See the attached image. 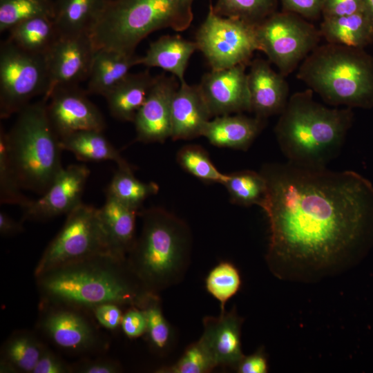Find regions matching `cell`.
Masks as SVG:
<instances>
[{
    "mask_svg": "<svg viewBox=\"0 0 373 373\" xmlns=\"http://www.w3.org/2000/svg\"><path fill=\"white\" fill-rule=\"evenodd\" d=\"M260 172L267 186V260L276 274L285 265L321 269L373 242V184L362 175L289 161Z\"/></svg>",
    "mask_w": 373,
    "mask_h": 373,
    "instance_id": "6da1fadb",
    "label": "cell"
},
{
    "mask_svg": "<svg viewBox=\"0 0 373 373\" xmlns=\"http://www.w3.org/2000/svg\"><path fill=\"white\" fill-rule=\"evenodd\" d=\"M36 278L41 303L90 310L104 303L140 307L149 293L126 259L103 254L46 271Z\"/></svg>",
    "mask_w": 373,
    "mask_h": 373,
    "instance_id": "7a4b0ae2",
    "label": "cell"
},
{
    "mask_svg": "<svg viewBox=\"0 0 373 373\" xmlns=\"http://www.w3.org/2000/svg\"><path fill=\"white\" fill-rule=\"evenodd\" d=\"M313 93L308 88L289 97L274 133L287 161L325 167L339 154L354 112L348 107H327L314 100Z\"/></svg>",
    "mask_w": 373,
    "mask_h": 373,
    "instance_id": "3957f363",
    "label": "cell"
},
{
    "mask_svg": "<svg viewBox=\"0 0 373 373\" xmlns=\"http://www.w3.org/2000/svg\"><path fill=\"white\" fill-rule=\"evenodd\" d=\"M141 232L127 262L149 292L158 294L179 283L190 262L191 233L186 222L160 207L143 210Z\"/></svg>",
    "mask_w": 373,
    "mask_h": 373,
    "instance_id": "277c9868",
    "label": "cell"
},
{
    "mask_svg": "<svg viewBox=\"0 0 373 373\" xmlns=\"http://www.w3.org/2000/svg\"><path fill=\"white\" fill-rule=\"evenodd\" d=\"M296 76L328 104L373 108V56L365 48L318 45L300 64Z\"/></svg>",
    "mask_w": 373,
    "mask_h": 373,
    "instance_id": "5b68a950",
    "label": "cell"
},
{
    "mask_svg": "<svg viewBox=\"0 0 373 373\" xmlns=\"http://www.w3.org/2000/svg\"><path fill=\"white\" fill-rule=\"evenodd\" d=\"M193 0H111L90 36L97 49L135 53L140 42L162 29H187Z\"/></svg>",
    "mask_w": 373,
    "mask_h": 373,
    "instance_id": "8992f818",
    "label": "cell"
},
{
    "mask_svg": "<svg viewBox=\"0 0 373 373\" xmlns=\"http://www.w3.org/2000/svg\"><path fill=\"white\" fill-rule=\"evenodd\" d=\"M46 100L28 104L17 114L6 142L9 159L23 189L44 194L64 168L60 138L46 113Z\"/></svg>",
    "mask_w": 373,
    "mask_h": 373,
    "instance_id": "52a82bcc",
    "label": "cell"
},
{
    "mask_svg": "<svg viewBox=\"0 0 373 373\" xmlns=\"http://www.w3.org/2000/svg\"><path fill=\"white\" fill-rule=\"evenodd\" d=\"M103 254L111 253L98 209L82 203L67 214L63 227L39 259L35 269V276Z\"/></svg>",
    "mask_w": 373,
    "mask_h": 373,
    "instance_id": "ba28073f",
    "label": "cell"
},
{
    "mask_svg": "<svg viewBox=\"0 0 373 373\" xmlns=\"http://www.w3.org/2000/svg\"><path fill=\"white\" fill-rule=\"evenodd\" d=\"M260 51L283 76L292 73L319 45L318 29L295 13L275 12L256 25Z\"/></svg>",
    "mask_w": 373,
    "mask_h": 373,
    "instance_id": "9c48e42d",
    "label": "cell"
},
{
    "mask_svg": "<svg viewBox=\"0 0 373 373\" xmlns=\"http://www.w3.org/2000/svg\"><path fill=\"white\" fill-rule=\"evenodd\" d=\"M48 85L45 56L28 52L8 39L1 43V119L18 113L33 97L44 96Z\"/></svg>",
    "mask_w": 373,
    "mask_h": 373,
    "instance_id": "30bf717a",
    "label": "cell"
},
{
    "mask_svg": "<svg viewBox=\"0 0 373 373\" xmlns=\"http://www.w3.org/2000/svg\"><path fill=\"white\" fill-rule=\"evenodd\" d=\"M256 25L220 16L210 4L196 33L198 50L202 52L211 70L246 65L255 51H260Z\"/></svg>",
    "mask_w": 373,
    "mask_h": 373,
    "instance_id": "8fae6325",
    "label": "cell"
},
{
    "mask_svg": "<svg viewBox=\"0 0 373 373\" xmlns=\"http://www.w3.org/2000/svg\"><path fill=\"white\" fill-rule=\"evenodd\" d=\"M38 328L57 347L73 354L93 352L105 343L86 310L41 303Z\"/></svg>",
    "mask_w": 373,
    "mask_h": 373,
    "instance_id": "7c38bea8",
    "label": "cell"
},
{
    "mask_svg": "<svg viewBox=\"0 0 373 373\" xmlns=\"http://www.w3.org/2000/svg\"><path fill=\"white\" fill-rule=\"evenodd\" d=\"M86 94L78 85L58 86L50 93L46 113L59 138L78 131L105 128L102 114Z\"/></svg>",
    "mask_w": 373,
    "mask_h": 373,
    "instance_id": "4fadbf2b",
    "label": "cell"
},
{
    "mask_svg": "<svg viewBox=\"0 0 373 373\" xmlns=\"http://www.w3.org/2000/svg\"><path fill=\"white\" fill-rule=\"evenodd\" d=\"M96 50L90 35L60 36L45 56L49 85L42 97L46 100L56 87L88 79Z\"/></svg>",
    "mask_w": 373,
    "mask_h": 373,
    "instance_id": "5bb4252c",
    "label": "cell"
},
{
    "mask_svg": "<svg viewBox=\"0 0 373 373\" xmlns=\"http://www.w3.org/2000/svg\"><path fill=\"white\" fill-rule=\"evenodd\" d=\"M90 174L89 169L82 164L63 168L42 196L31 200L23 207L22 220H46L68 214L80 204Z\"/></svg>",
    "mask_w": 373,
    "mask_h": 373,
    "instance_id": "9a60e30c",
    "label": "cell"
},
{
    "mask_svg": "<svg viewBox=\"0 0 373 373\" xmlns=\"http://www.w3.org/2000/svg\"><path fill=\"white\" fill-rule=\"evenodd\" d=\"M246 65L211 70L198 84L212 117L251 111Z\"/></svg>",
    "mask_w": 373,
    "mask_h": 373,
    "instance_id": "2e32d148",
    "label": "cell"
},
{
    "mask_svg": "<svg viewBox=\"0 0 373 373\" xmlns=\"http://www.w3.org/2000/svg\"><path fill=\"white\" fill-rule=\"evenodd\" d=\"M176 79L173 75L155 77L154 84L133 121L136 141L163 143L171 137V101L178 87Z\"/></svg>",
    "mask_w": 373,
    "mask_h": 373,
    "instance_id": "e0dca14e",
    "label": "cell"
},
{
    "mask_svg": "<svg viewBox=\"0 0 373 373\" xmlns=\"http://www.w3.org/2000/svg\"><path fill=\"white\" fill-rule=\"evenodd\" d=\"M285 77L267 60L256 59L251 63L247 82L251 111L256 117L266 120L284 110L289 98V85Z\"/></svg>",
    "mask_w": 373,
    "mask_h": 373,
    "instance_id": "ac0fdd59",
    "label": "cell"
},
{
    "mask_svg": "<svg viewBox=\"0 0 373 373\" xmlns=\"http://www.w3.org/2000/svg\"><path fill=\"white\" fill-rule=\"evenodd\" d=\"M242 319L236 309L218 316H205L200 339L211 354L216 367L236 368L244 356L241 347Z\"/></svg>",
    "mask_w": 373,
    "mask_h": 373,
    "instance_id": "d6986e66",
    "label": "cell"
},
{
    "mask_svg": "<svg viewBox=\"0 0 373 373\" xmlns=\"http://www.w3.org/2000/svg\"><path fill=\"white\" fill-rule=\"evenodd\" d=\"M212 117L198 85L180 83L175 91L171 108L173 140H191L202 136Z\"/></svg>",
    "mask_w": 373,
    "mask_h": 373,
    "instance_id": "ffe728a7",
    "label": "cell"
},
{
    "mask_svg": "<svg viewBox=\"0 0 373 373\" xmlns=\"http://www.w3.org/2000/svg\"><path fill=\"white\" fill-rule=\"evenodd\" d=\"M265 125V119L240 113L215 117L205 125L202 136L218 147L246 151Z\"/></svg>",
    "mask_w": 373,
    "mask_h": 373,
    "instance_id": "44dd1931",
    "label": "cell"
},
{
    "mask_svg": "<svg viewBox=\"0 0 373 373\" xmlns=\"http://www.w3.org/2000/svg\"><path fill=\"white\" fill-rule=\"evenodd\" d=\"M139 213V210L106 193L105 202L98 209V214L113 255L127 258L136 239L135 222Z\"/></svg>",
    "mask_w": 373,
    "mask_h": 373,
    "instance_id": "7402d4cb",
    "label": "cell"
},
{
    "mask_svg": "<svg viewBox=\"0 0 373 373\" xmlns=\"http://www.w3.org/2000/svg\"><path fill=\"white\" fill-rule=\"evenodd\" d=\"M140 56L108 48L97 49L88 77V94L104 97L139 65Z\"/></svg>",
    "mask_w": 373,
    "mask_h": 373,
    "instance_id": "603a6c76",
    "label": "cell"
},
{
    "mask_svg": "<svg viewBox=\"0 0 373 373\" xmlns=\"http://www.w3.org/2000/svg\"><path fill=\"white\" fill-rule=\"evenodd\" d=\"M196 50L195 41L178 35H165L150 44L146 54L140 57L139 64L160 68L182 83L189 60Z\"/></svg>",
    "mask_w": 373,
    "mask_h": 373,
    "instance_id": "cb8c5ba5",
    "label": "cell"
},
{
    "mask_svg": "<svg viewBox=\"0 0 373 373\" xmlns=\"http://www.w3.org/2000/svg\"><path fill=\"white\" fill-rule=\"evenodd\" d=\"M111 0H55L53 19L61 36L90 35Z\"/></svg>",
    "mask_w": 373,
    "mask_h": 373,
    "instance_id": "d4e9b609",
    "label": "cell"
},
{
    "mask_svg": "<svg viewBox=\"0 0 373 373\" xmlns=\"http://www.w3.org/2000/svg\"><path fill=\"white\" fill-rule=\"evenodd\" d=\"M155 77L148 70L129 73L105 97L111 115L120 121L133 122Z\"/></svg>",
    "mask_w": 373,
    "mask_h": 373,
    "instance_id": "484cf974",
    "label": "cell"
},
{
    "mask_svg": "<svg viewBox=\"0 0 373 373\" xmlns=\"http://www.w3.org/2000/svg\"><path fill=\"white\" fill-rule=\"evenodd\" d=\"M319 31L329 44L365 48L373 42V21L365 11L323 18Z\"/></svg>",
    "mask_w": 373,
    "mask_h": 373,
    "instance_id": "4316f807",
    "label": "cell"
},
{
    "mask_svg": "<svg viewBox=\"0 0 373 373\" xmlns=\"http://www.w3.org/2000/svg\"><path fill=\"white\" fill-rule=\"evenodd\" d=\"M46 347L30 331L14 332L1 346L0 372L32 373Z\"/></svg>",
    "mask_w": 373,
    "mask_h": 373,
    "instance_id": "83f0119b",
    "label": "cell"
},
{
    "mask_svg": "<svg viewBox=\"0 0 373 373\" xmlns=\"http://www.w3.org/2000/svg\"><path fill=\"white\" fill-rule=\"evenodd\" d=\"M63 150L71 152L79 160L85 162H115L119 169L133 170L131 165L103 135L95 130L82 131L60 138Z\"/></svg>",
    "mask_w": 373,
    "mask_h": 373,
    "instance_id": "f1b7e54d",
    "label": "cell"
},
{
    "mask_svg": "<svg viewBox=\"0 0 373 373\" xmlns=\"http://www.w3.org/2000/svg\"><path fill=\"white\" fill-rule=\"evenodd\" d=\"M8 39L19 48L46 56L59 38L60 33L53 17H35L17 24L9 31Z\"/></svg>",
    "mask_w": 373,
    "mask_h": 373,
    "instance_id": "f546056e",
    "label": "cell"
},
{
    "mask_svg": "<svg viewBox=\"0 0 373 373\" xmlns=\"http://www.w3.org/2000/svg\"><path fill=\"white\" fill-rule=\"evenodd\" d=\"M140 308L146 317L145 335L151 348L158 354L167 352L173 342V332L165 318L158 294L149 292Z\"/></svg>",
    "mask_w": 373,
    "mask_h": 373,
    "instance_id": "4dcf8cb0",
    "label": "cell"
},
{
    "mask_svg": "<svg viewBox=\"0 0 373 373\" xmlns=\"http://www.w3.org/2000/svg\"><path fill=\"white\" fill-rule=\"evenodd\" d=\"M233 204L261 207L267 195V182L260 172L245 170L227 174L222 184Z\"/></svg>",
    "mask_w": 373,
    "mask_h": 373,
    "instance_id": "1f68e13d",
    "label": "cell"
},
{
    "mask_svg": "<svg viewBox=\"0 0 373 373\" xmlns=\"http://www.w3.org/2000/svg\"><path fill=\"white\" fill-rule=\"evenodd\" d=\"M159 186L153 182H144L137 179L133 170L119 169L114 174L106 193L139 210L146 199L157 193Z\"/></svg>",
    "mask_w": 373,
    "mask_h": 373,
    "instance_id": "d6a6232c",
    "label": "cell"
},
{
    "mask_svg": "<svg viewBox=\"0 0 373 373\" xmlns=\"http://www.w3.org/2000/svg\"><path fill=\"white\" fill-rule=\"evenodd\" d=\"M55 0H0V32L27 19L39 16H54Z\"/></svg>",
    "mask_w": 373,
    "mask_h": 373,
    "instance_id": "836d02e7",
    "label": "cell"
},
{
    "mask_svg": "<svg viewBox=\"0 0 373 373\" xmlns=\"http://www.w3.org/2000/svg\"><path fill=\"white\" fill-rule=\"evenodd\" d=\"M218 15L258 24L276 12V0H218L212 6Z\"/></svg>",
    "mask_w": 373,
    "mask_h": 373,
    "instance_id": "e575fe53",
    "label": "cell"
},
{
    "mask_svg": "<svg viewBox=\"0 0 373 373\" xmlns=\"http://www.w3.org/2000/svg\"><path fill=\"white\" fill-rule=\"evenodd\" d=\"M176 160L186 172L204 182L222 184L227 178V174L214 166L208 153L199 145L182 146L177 153Z\"/></svg>",
    "mask_w": 373,
    "mask_h": 373,
    "instance_id": "d590c367",
    "label": "cell"
},
{
    "mask_svg": "<svg viewBox=\"0 0 373 373\" xmlns=\"http://www.w3.org/2000/svg\"><path fill=\"white\" fill-rule=\"evenodd\" d=\"M240 286V272L234 265L228 261H222L216 265L205 279V288L220 303L221 312L225 311L226 303L238 293Z\"/></svg>",
    "mask_w": 373,
    "mask_h": 373,
    "instance_id": "8d00e7d4",
    "label": "cell"
},
{
    "mask_svg": "<svg viewBox=\"0 0 373 373\" xmlns=\"http://www.w3.org/2000/svg\"><path fill=\"white\" fill-rule=\"evenodd\" d=\"M21 186L12 169L6 142V131L0 127V202L25 207L31 201L21 192Z\"/></svg>",
    "mask_w": 373,
    "mask_h": 373,
    "instance_id": "74e56055",
    "label": "cell"
},
{
    "mask_svg": "<svg viewBox=\"0 0 373 373\" xmlns=\"http://www.w3.org/2000/svg\"><path fill=\"white\" fill-rule=\"evenodd\" d=\"M216 365L202 341H198L186 347L180 358L173 365L161 367L157 373H208Z\"/></svg>",
    "mask_w": 373,
    "mask_h": 373,
    "instance_id": "f35d334b",
    "label": "cell"
},
{
    "mask_svg": "<svg viewBox=\"0 0 373 373\" xmlns=\"http://www.w3.org/2000/svg\"><path fill=\"white\" fill-rule=\"evenodd\" d=\"M120 327L124 334L131 338L145 334L146 321L144 312L137 307H129L123 314Z\"/></svg>",
    "mask_w": 373,
    "mask_h": 373,
    "instance_id": "ab89813d",
    "label": "cell"
},
{
    "mask_svg": "<svg viewBox=\"0 0 373 373\" xmlns=\"http://www.w3.org/2000/svg\"><path fill=\"white\" fill-rule=\"evenodd\" d=\"M365 11L362 0H324L323 18L338 17Z\"/></svg>",
    "mask_w": 373,
    "mask_h": 373,
    "instance_id": "60d3db41",
    "label": "cell"
},
{
    "mask_svg": "<svg viewBox=\"0 0 373 373\" xmlns=\"http://www.w3.org/2000/svg\"><path fill=\"white\" fill-rule=\"evenodd\" d=\"M72 365L65 362L47 346L45 347L32 373H71Z\"/></svg>",
    "mask_w": 373,
    "mask_h": 373,
    "instance_id": "b9f144b4",
    "label": "cell"
},
{
    "mask_svg": "<svg viewBox=\"0 0 373 373\" xmlns=\"http://www.w3.org/2000/svg\"><path fill=\"white\" fill-rule=\"evenodd\" d=\"M73 372L78 373H117L122 370L118 362L108 358L84 359L72 365Z\"/></svg>",
    "mask_w": 373,
    "mask_h": 373,
    "instance_id": "7bdbcfd3",
    "label": "cell"
},
{
    "mask_svg": "<svg viewBox=\"0 0 373 373\" xmlns=\"http://www.w3.org/2000/svg\"><path fill=\"white\" fill-rule=\"evenodd\" d=\"M90 311L97 322L106 329L114 330L121 325L123 314L119 305L104 303L94 307Z\"/></svg>",
    "mask_w": 373,
    "mask_h": 373,
    "instance_id": "ee69618b",
    "label": "cell"
},
{
    "mask_svg": "<svg viewBox=\"0 0 373 373\" xmlns=\"http://www.w3.org/2000/svg\"><path fill=\"white\" fill-rule=\"evenodd\" d=\"M283 10L298 15L306 19H316L321 15L324 0H280Z\"/></svg>",
    "mask_w": 373,
    "mask_h": 373,
    "instance_id": "f6af8a7d",
    "label": "cell"
},
{
    "mask_svg": "<svg viewBox=\"0 0 373 373\" xmlns=\"http://www.w3.org/2000/svg\"><path fill=\"white\" fill-rule=\"evenodd\" d=\"M236 370L239 373H266L268 372L267 358L262 350L249 356L244 355Z\"/></svg>",
    "mask_w": 373,
    "mask_h": 373,
    "instance_id": "bcb514c9",
    "label": "cell"
},
{
    "mask_svg": "<svg viewBox=\"0 0 373 373\" xmlns=\"http://www.w3.org/2000/svg\"><path fill=\"white\" fill-rule=\"evenodd\" d=\"M24 231L21 222H17L3 211L0 212V233L2 236H12Z\"/></svg>",
    "mask_w": 373,
    "mask_h": 373,
    "instance_id": "7dc6e473",
    "label": "cell"
},
{
    "mask_svg": "<svg viewBox=\"0 0 373 373\" xmlns=\"http://www.w3.org/2000/svg\"><path fill=\"white\" fill-rule=\"evenodd\" d=\"M365 10L373 21V0H362Z\"/></svg>",
    "mask_w": 373,
    "mask_h": 373,
    "instance_id": "c3c4849f",
    "label": "cell"
}]
</instances>
